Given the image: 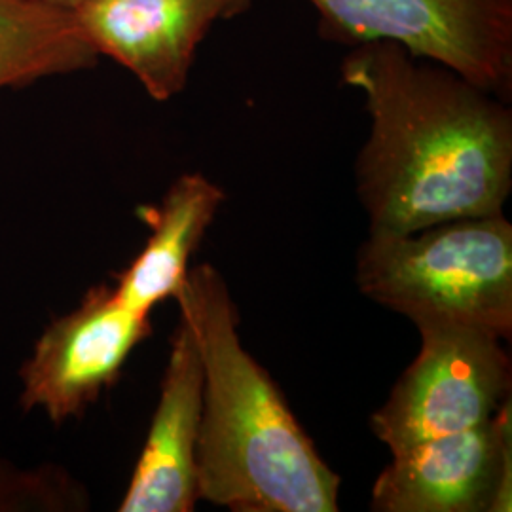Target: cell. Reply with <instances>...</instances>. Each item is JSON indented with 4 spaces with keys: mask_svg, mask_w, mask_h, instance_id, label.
Returning a JSON list of instances; mask_svg holds the SVG:
<instances>
[{
    "mask_svg": "<svg viewBox=\"0 0 512 512\" xmlns=\"http://www.w3.org/2000/svg\"><path fill=\"white\" fill-rule=\"evenodd\" d=\"M340 71L370 116L355 164L370 232L503 213L512 188L507 101L389 40L351 46Z\"/></svg>",
    "mask_w": 512,
    "mask_h": 512,
    "instance_id": "cell-1",
    "label": "cell"
},
{
    "mask_svg": "<svg viewBox=\"0 0 512 512\" xmlns=\"http://www.w3.org/2000/svg\"><path fill=\"white\" fill-rule=\"evenodd\" d=\"M175 300L202 357L198 497L234 512L338 511L340 476L241 346L236 306L219 270L190 268Z\"/></svg>",
    "mask_w": 512,
    "mask_h": 512,
    "instance_id": "cell-2",
    "label": "cell"
},
{
    "mask_svg": "<svg viewBox=\"0 0 512 512\" xmlns=\"http://www.w3.org/2000/svg\"><path fill=\"white\" fill-rule=\"evenodd\" d=\"M355 279L366 298L418 330L512 334V226L503 213L446 220L416 232H370Z\"/></svg>",
    "mask_w": 512,
    "mask_h": 512,
    "instance_id": "cell-3",
    "label": "cell"
},
{
    "mask_svg": "<svg viewBox=\"0 0 512 512\" xmlns=\"http://www.w3.org/2000/svg\"><path fill=\"white\" fill-rule=\"evenodd\" d=\"M255 0H224L222 19ZM325 38L351 46L389 40L450 67L499 99L512 92V0H308Z\"/></svg>",
    "mask_w": 512,
    "mask_h": 512,
    "instance_id": "cell-4",
    "label": "cell"
},
{
    "mask_svg": "<svg viewBox=\"0 0 512 512\" xmlns=\"http://www.w3.org/2000/svg\"><path fill=\"white\" fill-rule=\"evenodd\" d=\"M420 334L418 357L370 420L391 454L482 425L511 397V359L503 340L465 329Z\"/></svg>",
    "mask_w": 512,
    "mask_h": 512,
    "instance_id": "cell-5",
    "label": "cell"
},
{
    "mask_svg": "<svg viewBox=\"0 0 512 512\" xmlns=\"http://www.w3.org/2000/svg\"><path fill=\"white\" fill-rule=\"evenodd\" d=\"M152 332L150 315L128 308L110 285L84 294L78 308L55 319L21 366V406L40 408L54 423L82 416Z\"/></svg>",
    "mask_w": 512,
    "mask_h": 512,
    "instance_id": "cell-6",
    "label": "cell"
},
{
    "mask_svg": "<svg viewBox=\"0 0 512 512\" xmlns=\"http://www.w3.org/2000/svg\"><path fill=\"white\" fill-rule=\"evenodd\" d=\"M511 397L482 425L416 442L393 454L374 482L378 512H509Z\"/></svg>",
    "mask_w": 512,
    "mask_h": 512,
    "instance_id": "cell-7",
    "label": "cell"
},
{
    "mask_svg": "<svg viewBox=\"0 0 512 512\" xmlns=\"http://www.w3.org/2000/svg\"><path fill=\"white\" fill-rule=\"evenodd\" d=\"M71 12L99 57L128 69L154 101H169L186 88L224 0H84Z\"/></svg>",
    "mask_w": 512,
    "mask_h": 512,
    "instance_id": "cell-8",
    "label": "cell"
},
{
    "mask_svg": "<svg viewBox=\"0 0 512 512\" xmlns=\"http://www.w3.org/2000/svg\"><path fill=\"white\" fill-rule=\"evenodd\" d=\"M202 404V357L194 332L181 317L171 338L158 406L120 511H194L200 501L196 446Z\"/></svg>",
    "mask_w": 512,
    "mask_h": 512,
    "instance_id": "cell-9",
    "label": "cell"
},
{
    "mask_svg": "<svg viewBox=\"0 0 512 512\" xmlns=\"http://www.w3.org/2000/svg\"><path fill=\"white\" fill-rule=\"evenodd\" d=\"M224 202L220 186L202 173H184L169 186L158 205H141L139 219L150 228L143 251L114 277L120 300L139 313L175 298L188 275V264Z\"/></svg>",
    "mask_w": 512,
    "mask_h": 512,
    "instance_id": "cell-10",
    "label": "cell"
},
{
    "mask_svg": "<svg viewBox=\"0 0 512 512\" xmlns=\"http://www.w3.org/2000/svg\"><path fill=\"white\" fill-rule=\"evenodd\" d=\"M97 61L71 10L38 0H0V90L88 71Z\"/></svg>",
    "mask_w": 512,
    "mask_h": 512,
    "instance_id": "cell-11",
    "label": "cell"
},
{
    "mask_svg": "<svg viewBox=\"0 0 512 512\" xmlns=\"http://www.w3.org/2000/svg\"><path fill=\"white\" fill-rule=\"evenodd\" d=\"M38 2H44V4H50V6H57V8H65V10H74L80 2L84 0H38Z\"/></svg>",
    "mask_w": 512,
    "mask_h": 512,
    "instance_id": "cell-12",
    "label": "cell"
}]
</instances>
